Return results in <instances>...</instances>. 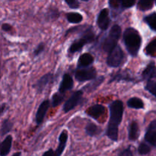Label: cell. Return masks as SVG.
<instances>
[{
	"label": "cell",
	"instance_id": "obj_14",
	"mask_svg": "<svg viewBox=\"0 0 156 156\" xmlns=\"http://www.w3.org/2000/svg\"><path fill=\"white\" fill-rule=\"evenodd\" d=\"M68 132L66 130H63L60 133L59 136V145L57 146V149L55 150L57 156H61L62 154L63 153L64 150L66 146L67 141H68Z\"/></svg>",
	"mask_w": 156,
	"mask_h": 156
},
{
	"label": "cell",
	"instance_id": "obj_1",
	"mask_svg": "<svg viewBox=\"0 0 156 156\" xmlns=\"http://www.w3.org/2000/svg\"><path fill=\"white\" fill-rule=\"evenodd\" d=\"M110 120L106 129V136L114 142L118 141V126L120 124L123 115V103L116 100L109 105Z\"/></svg>",
	"mask_w": 156,
	"mask_h": 156
},
{
	"label": "cell",
	"instance_id": "obj_9",
	"mask_svg": "<svg viewBox=\"0 0 156 156\" xmlns=\"http://www.w3.org/2000/svg\"><path fill=\"white\" fill-rule=\"evenodd\" d=\"M105 111H106V110H105V108L103 105H94L89 107L86 110L85 113L90 117L94 119V120H97V119H98L99 117H101L102 115L105 114Z\"/></svg>",
	"mask_w": 156,
	"mask_h": 156
},
{
	"label": "cell",
	"instance_id": "obj_5",
	"mask_svg": "<svg viewBox=\"0 0 156 156\" xmlns=\"http://www.w3.org/2000/svg\"><path fill=\"white\" fill-rule=\"evenodd\" d=\"M125 55L123 50L119 45L116 46L108 53L107 64L110 67H119L124 62Z\"/></svg>",
	"mask_w": 156,
	"mask_h": 156
},
{
	"label": "cell",
	"instance_id": "obj_7",
	"mask_svg": "<svg viewBox=\"0 0 156 156\" xmlns=\"http://www.w3.org/2000/svg\"><path fill=\"white\" fill-rule=\"evenodd\" d=\"M83 94V91H75L71 97L65 102L63 105V111L66 113L69 112L73 109H74L76 106L81 101Z\"/></svg>",
	"mask_w": 156,
	"mask_h": 156
},
{
	"label": "cell",
	"instance_id": "obj_30",
	"mask_svg": "<svg viewBox=\"0 0 156 156\" xmlns=\"http://www.w3.org/2000/svg\"><path fill=\"white\" fill-rule=\"evenodd\" d=\"M155 50H156V39L153 40L152 42H150L149 44H148V46L146 47V51L147 54L151 55L152 53H153V52L155 51Z\"/></svg>",
	"mask_w": 156,
	"mask_h": 156
},
{
	"label": "cell",
	"instance_id": "obj_37",
	"mask_svg": "<svg viewBox=\"0 0 156 156\" xmlns=\"http://www.w3.org/2000/svg\"><path fill=\"white\" fill-rule=\"evenodd\" d=\"M2 29L5 31H10L12 30V26L9 24H3L2 25Z\"/></svg>",
	"mask_w": 156,
	"mask_h": 156
},
{
	"label": "cell",
	"instance_id": "obj_2",
	"mask_svg": "<svg viewBox=\"0 0 156 156\" xmlns=\"http://www.w3.org/2000/svg\"><path fill=\"white\" fill-rule=\"evenodd\" d=\"M123 41L129 54L136 56L142 44V38L140 33L133 27H128L123 33Z\"/></svg>",
	"mask_w": 156,
	"mask_h": 156
},
{
	"label": "cell",
	"instance_id": "obj_23",
	"mask_svg": "<svg viewBox=\"0 0 156 156\" xmlns=\"http://www.w3.org/2000/svg\"><path fill=\"white\" fill-rule=\"evenodd\" d=\"M66 18L69 22L73 23V24H78L82 22L83 20V17L81 14L78 12H70L66 15Z\"/></svg>",
	"mask_w": 156,
	"mask_h": 156
},
{
	"label": "cell",
	"instance_id": "obj_36",
	"mask_svg": "<svg viewBox=\"0 0 156 156\" xmlns=\"http://www.w3.org/2000/svg\"><path fill=\"white\" fill-rule=\"evenodd\" d=\"M42 156H57L56 152L54 150H53L52 149H50L49 150L46 151Z\"/></svg>",
	"mask_w": 156,
	"mask_h": 156
},
{
	"label": "cell",
	"instance_id": "obj_17",
	"mask_svg": "<svg viewBox=\"0 0 156 156\" xmlns=\"http://www.w3.org/2000/svg\"><path fill=\"white\" fill-rule=\"evenodd\" d=\"M94 62V57L91 54L88 53H85L81 55L78 61V67L79 68H83V67H88L93 63Z\"/></svg>",
	"mask_w": 156,
	"mask_h": 156
},
{
	"label": "cell",
	"instance_id": "obj_39",
	"mask_svg": "<svg viewBox=\"0 0 156 156\" xmlns=\"http://www.w3.org/2000/svg\"><path fill=\"white\" fill-rule=\"evenodd\" d=\"M21 152H15V153H14L12 156H21Z\"/></svg>",
	"mask_w": 156,
	"mask_h": 156
},
{
	"label": "cell",
	"instance_id": "obj_6",
	"mask_svg": "<svg viewBox=\"0 0 156 156\" xmlns=\"http://www.w3.org/2000/svg\"><path fill=\"white\" fill-rule=\"evenodd\" d=\"M97 76V71L94 67H83L79 68L75 73V77L79 82H86L93 80Z\"/></svg>",
	"mask_w": 156,
	"mask_h": 156
},
{
	"label": "cell",
	"instance_id": "obj_35",
	"mask_svg": "<svg viewBox=\"0 0 156 156\" xmlns=\"http://www.w3.org/2000/svg\"><path fill=\"white\" fill-rule=\"evenodd\" d=\"M117 156H133V152L132 150H131L130 147H129L123 149L122 152H120V153L118 154Z\"/></svg>",
	"mask_w": 156,
	"mask_h": 156
},
{
	"label": "cell",
	"instance_id": "obj_27",
	"mask_svg": "<svg viewBox=\"0 0 156 156\" xmlns=\"http://www.w3.org/2000/svg\"><path fill=\"white\" fill-rule=\"evenodd\" d=\"M64 99V95L62 93L56 92L52 97V106L53 108L57 107L58 105H60Z\"/></svg>",
	"mask_w": 156,
	"mask_h": 156
},
{
	"label": "cell",
	"instance_id": "obj_25",
	"mask_svg": "<svg viewBox=\"0 0 156 156\" xmlns=\"http://www.w3.org/2000/svg\"><path fill=\"white\" fill-rule=\"evenodd\" d=\"M154 0H139L138 9L141 11H147L152 9Z\"/></svg>",
	"mask_w": 156,
	"mask_h": 156
},
{
	"label": "cell",
	"instance_id": "obj_3",
	"mask_svg": "<svg viewBox=\"0 0 156 156\" xmlns=\"http://www.w3.org/2000/svg\"><path fill=\"white\" fill-rule=\"evenodd\" d=\"M94 40V33L92 30V27H88V28L83 30V34H82V37L79 39L75 41L70 45L69 48V53L70 54H73V53H76V52L80 51L85 44L92 42Z\"/></svg>",
	"mask_w": 156,
	"mask_h": 156
},
{
	"label": "cell",
	"instance_id": "obj_12",
	"mask_svg": "<svg viewBox=\"0 0 156 156\" xmlns=\"http://www.w3.org/2000/svg\"><path fill=\"white\" fill-rule=\"evenodd\" d=\"M53 79V76L51 73H48V74L44 75L42 77H41V79L37 82V83L35 84L34 87L36 88V90L38 92H41V91H44V88L47 87V85H48L50 82H51Z\"/></svg>",
	"mask_w": 156,
	"mask_h": 156
},
{
	"label": "cell",
	"instance_id": "obj_4",
	"mask_svg": "<svg viewBox=\"0 0 156 156\" xmlns=\"http://www.w3.org/2000/svg\"><path fill=\"white\" fill-rule=\"evenodd\" d=\"M120 35H121V27L117 24L113 26L107 37L102 43V49L107 53H109L117 45V42L120 39Z\"/></svg>",
	"mask_w": 156,
	"mask_h": 156
},
{
	"label": "cell",
	"instance_id": "obj_34",
	"mask_svg": "<svg viewBox=\"0 0 156 156\" xmlns=\"http://www.w3.org/2000/svg\"><path fill=\"white\" fill-rule=\"evenodd\" d=\"M44 49H45V45H44V44H43V43L40 44L39 45L36 47V49L34 50V56H38V55L41 54V53L44 51Z\"/></svg>",
	"mask_w": 156,
	"mask_h": 156
},
{
	"label": "cell",
	"instance_id": "obj_13",
	"mask_svg": "<svg viewBox=\"0 0 156 156\" xmlns=\"http://www.w3.org/2000/svg\"><path fill=\"white\" fill-rule=\"evenodd\" d=\"M73 84H74L73 79L71 76L69 74H65L62 77V80L59 87V92L64 94L66 91L71 90L73 88Z\"/></svg>",
	"mask_w": 156,
	"mask_h": 156
},
{
	"label": "cell",
	"instance_id": "obj_11",
	"mask_svg": "<svg viewBox=\"0 0 156 156\" xmlns=\"http://www.w3.org/2000/svg\"><path fill=\"white\" fill-rule=\"evenodd\" d=\"M145 140L149 144L156 146V120H154L149 124L145 135Z\"/></svg>",
	"mask_w": 156,
	"mask_h": 156
},
{
	"label": "cell",
	"instance_id": "obj_21",
	"mask_svg": "<svg viewBox=\"0 0 156 156\" xmlns=\"http://www.w3.org/2000/svg\"><path fill=\"white\" fill-rule=\"evenodd\" d=\"M104 80H105V77L104 76H100L98 78H95V79H93V82L91 84L87 85L85 88H83V89L86 90L88 91H94L98 87L100 86L101 84H102V82H104Z\"/></svg>",
	"mask_w": 156,
	"mask_h": 156
},
{
	"label": "cell",
	"instance_id": "obj_10",
	"mask_svg": "<svg viewBox=\"0 0 156 156\" xmlns=\"http://www.w3.org/2000/svg\"><path fill=\"white\" fill-rule=\"evenodd\" d=\"M49 107H50V101L49 100L44 101L40 105L37 111L36 117H35V120H36V123L37 125L42 123L43 120H44V117L46 116V114H47V111H48Z\"/></svg>",
	"mask_w": 156,
	"mask_h": 156
},
{
	"label": "cell",
	"instance_id": "obj_24",
	"mask_svg": "<svg viewBox=\"0 0 156 156\" xmlns=\"http://www.w3.org/2000/svg\"><path fill=\"white\" fill-rule=\"evenodd\" d=\"M13 123L9 120H5L2 123L1 128H0V136H4L7 133H9L12 129Z\"/></svg>",
	"mask_w": 156,
	"mask_h": 156
},
{
	"label": "cell",
	"instance_id": "obj_40",
	"mask_svg": "<svg viewBox=\"0 0 156 156\" xmlns=\"http://www.w3.org/2000/svg\"><path fill=\"white\" fill-rule=\"evenodd\" d=\"M82 1H84V2H88V0H82Z\"/></svg>",
	"mask_w": 156,
	"mask_h": 156
},
{
	"label": "cell",
	"instance_id": "obj_16",
	"mask_svg": "<svg viewBox=\"0 0 156 156\" xmlns=\"http://www.w3.org/2000/svg\"><path fill=\"white\" fill-rule=\"evenodd\" d=\"M120 81H126V82H133L134 78L131 76L126 71H119L117 74L114 75L110 80V83L113 82H120Z\"/></svg>",
	"mask_w": 156,
	"mask_h": 156
},
{
	"label": "cell",
	"instance_id": "obj_8",
	"mask_svg": "<svg viewBox=\"0 0 156 156\" xmlns=\"http://www.w3.org/2000/svg\"><path fill=\"white\" fill-rule=\"evenodd\" d=\"M110 23H111V18L109 15V10L108 9H102L97 18L98 26L101 30H106L109 27Z\"/></svg>",
	"mask_w": 156,
	"mask_h": 156
},
{
	"label": "cell",
	"instance_id": "obj_29",
	"mask_svg": "<svg viewBox=\"0 0 156 156\" xmlns=\"http://www.w3.org/2000/svg\"><path fill=\"white\" fill-rule=\"evenodd\" d=\"M146 89L156 97V82L149 80L146 85Z\"/></svg>",
	"mask_w": 156,
	"mask_h": 156
},
{
	"label": "cell",
	"instance_id": "obj_18",
	"mask_svg": "<svg viewBox=\"0 0 156 156\" xmlns=\"http://www.w3.org/2000/svg\"><path fill=\"white\" fill-rule=\"evenodd\" d=\"M142 76L143 79L147 80H151L152 79L156 78V67L153 62H150L147 66V67L143 72Z\"/></svg>",
	"mask_w": 156,
	"mask_h": 156
},
{
	"label": "cell",
	"instance_id": "obj_26",
	"mask_svg": "<svg viewBox=\"0 0 156 156\" xmlns=\"http://www.w3.org/2000/svg\"><path fill=\"white\" fill-rule=\"evenodd\" d=\"M144 21L152 30H156V13H152L145 17Z\"/></svg>",
	"mask_w": 156,
	"mask_h": 156
},
{
	"label": "cell",
	"instance_id": "obj_31",
	"mask_svg": "<svg viewBox=\"0 0 156 156\" xmlns=\"http://www.w3.org/2000/svg\"><path fill=\"white\" fill-rule=\"evenodd\" d=\"M136 0H122L121 8L122 9H128L131 8L135 5Z\"/></svg>",
	"mask_w": 156,
	"mask_h": 156
},
{
	"label": "cell",
	"instance_id": "obj_32",
	"mask_svg": "<svg viewBox=\"0 0 156 156\" xmlns=\"http://www.w3.org/2000/svg\"><path fill=\"white\" fill-rule=\"evenodd\" d=\"M122 0H109L110 7L113 9H120L121 8Z\"/></svg>",
	"mask_w": 156,
	"mask_h": 156
},
{
	"label": "cell",
	"instance_id": "obj_20",
	"mask_svg": "<svg viewBox=\"0 0 156 156\" xmlns=\"http://www.w3.org/2000/svg\"><path fill=\"white\" fill-rule=\"evenodd\" d=\"M85 133L88 134L89 136L94 137L100 135L101 133V127H99L98 126H97L96 124L93 123H88V124L85 126Z\"/></svg>",
	"mask_w": 156,
	"mask_h": 156
},
{
	"label": "cell",
	"instance_id": "obj_38",
	"mask_svg": "<svg viewBox=\"0 0 156 156\" xmlns=\"http://www.w3.org/2000/svg\"><path fill=\"white\" fill-rule=\"evenodd\" d=\"M5 108H6L5 104H2V105H0V115H2V114H3V112L5 111Z\"/></svg>",
	"mask_w": 156,
	"mask_h": 156
},
{
	"label": "cell",
	"instance_id": "obj_33",
	"mask_svg": "<svg viewBox=\"0 0 156 156\" xmlns=\"http://www.w3.org/2000/svg\"><path fill=\"white\" fill-rule=\"evenodd\" d=\"M69 7L73 9H76L79 7V0H65Z\"/></svg>",
	"mask_w": 156,
	"mask_h": 156
},
{
	"label": "cell",
	"instance_id": "obj_19",
	"mask_svg": "<svg viewBox=\"0 0 156 156\" xmlns=\"http://www.w3.org/2000/svg\"><path fill=\"white\" fill-rule=\"evenodd\" d=\"M140 136V129L138 123L136 121H132L129 126V140L136 141Z\"/></svg>",
	"mask_w": 156,
	"mask_h": 156
},
{
	"label": "cell",
	"instance_id": "obj_15",
	"mask_svg": "<svg viewBox=\"0 0 156 156\" xmlns=\"http://www.w3.org/2000/svg\"><path fill=\"white\" fill-rule=\"evenodd\" d=\"M12 145V136L9 135L0 143V156H6L9 154Z\"/></svg>",
	"mask_w": 156,
	"mask_h": 156
},
{
	"label": "cell",
	"instance_id": "obj_28",
	"mask_svg": "<svg viewBox=\"0 0 156 156\" xmlns=\"http://www.w3.org/2000/svg\"><path fill=\"white\" fill-rule=\"evenodd\" d=\"M150 151L151 148L147 144H146L144 143H142L138 147V152L141 155H147V154H149L150 152Z\"/></svg>",
	"mask_w": 156,
	"mask_h": 156
},
{
	"label": "cell",
	"instance_id": "obj_22",
	"mask_svg": "<svg viewBox=\"0 0 156 156\" xmlns=\"http://www.w3.org/2000/svg\"><path fill=\"white\" fill-rule=\"evenodd\" d=\"M127 105L129 108H134V109H143L144 108L143 101L138 98H131L128 100Z\"/></svg>",
	"mask_w": 156,
	"mask_h": 156
}]
</instances>
